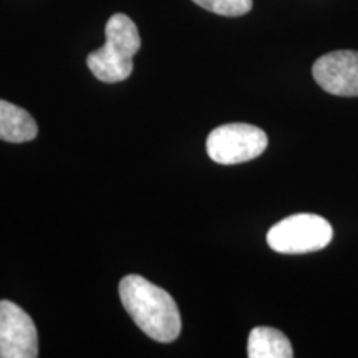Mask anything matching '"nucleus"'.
Masks as SVG:
<instances>
[{
	"mask_svg": "<svg viewBox=\"0 0 358 358\" xmlns=\"http://www.w3.org/2000/svg\"><path fill=\"white\" fill-rule=\"evenodd\" d=\"M124 310L148 337L161 343L174 342L181 334V313L166 290L141 275H127L120 282Z\"/></svg>",
	"mask_w": 358,
	"mask_h": 358,
	"instance_id": "f257e3e1",
	"label": "nucleus"
},
{
	"mask_svg": "<svg viewBox=\"0 0 358 358\" xmlns=\"http://www.w3.org/2000/svg\"><path fill=\"white\" fill-rule=\"evenodd\" d=\"M105 45L87 57L92 73L103 83H120L133 71V57L140 52L138 27L124 13H115L105 27Z\"/></svg>",
	"mask_w": 358,
	"mask_h": 358,
	"instance_id": "f03ea898",
	"label": "nucleus"
},
{
	"mask_svg": "<svg viewBox=\"0 0 358 358\" xmlns=\"http://www.w3.org/2000/svg\"><path fill=\"white\" fill-rule=\"evenodd\" d=\"M330 222L317 214H294L282 219L267 232L268 248L279 254H308L325 249L332 243Z\"/></svg>",
	"mask_w": 358,
	"mask_h": 358,
	"instance_id": "7ed1b4c3",
	"label": "nucleus"
},
{
	"mask_svg": "<svg viewBox=\"0 0 358 358\" xmlns=\"http://www.w3.org/2000/svg\"><path fill=\"white\" fill-rule=\"evenodd\" d=\"M267 134L261 128L248 123H229L209 133L206 150L214 163L241 164L261 156L267 148Z\"/></svg>",
	"mask_w": 358,
	"mask_h": 358,
	"instance_id": "20e7f679",
	"label": "nucleus"
},
{
	"mask_svg": "<svg viewBox=\"0 0 358 358\" xmlns=\"http://www.w3.org/2000/svg\"><path fill=\"white\" fill-rule=\"evenodd\" d=\"M38 334L32 317L10 301H0V358H37Z\"/></svg>",
	"mask_w": 358,
	"mask_h": 358,
	"instance_id": "39448f33",
	"label": "nucleus"
},
{
	"mask_svg": "<svg viewBox=\"0 0 358 358\" xmlns=\"http://www.w3.org/2000/svg\"><path fill=\"white\" fill-rule=\"evenodd\" d=\"M313 80L335 96H358V52L337 50L320 57L312 66Z\"/></svg>",
	"mask_w": 358,
	"mask_h": 358,
	"instance_id": "423d86ee",
	"label": "nucleus"
},
{
	"mask_svg": "<svg viewBox=\"0 0 358 358\" xmlns=\"http://www.w3.org/2000/svg\"><path fill=\"white\" fill-rule=\"evenodd\" d=\"M38 127L29 111L0 100V140L8 143H27L35 140Z\"/></svg>",
	"mask_w": 358,
	"mask_h": 358,
	"instance_id": "0eeeda50",
	"label": "nucleus"
},
{
	"mask_svg": "<svg viewBox=\"0 0 358 358\" xmlns=\"http://www.w3.org/2000/svg\"><path fill=\"white\" fill-rule=\"evenodd\" d=\"M249 358H292L290 340L280 330L271 327H256L250 330L248 342Z\"/></svg>",
	"mask_w": 358,
	"mask_h": 358,
	"instance_id": "6e6552de",
	"label": "nucleus"
},
{
	"mask_svg": "<svg viewBox=\"0 0 358 358\" xmlns=\"http://www.w3.org/2000/svg\"><path fill=\"white\" fill-rule=\"evenodd\" d=\"M192 2L222 17H241L252 8V0H192Z\"/></svg>",
	"mask_w": 358,
	"mask_h": 358,
	"instance_id": "1a4fd4ad",
	"label": "nucleus"
}]
</instances>
